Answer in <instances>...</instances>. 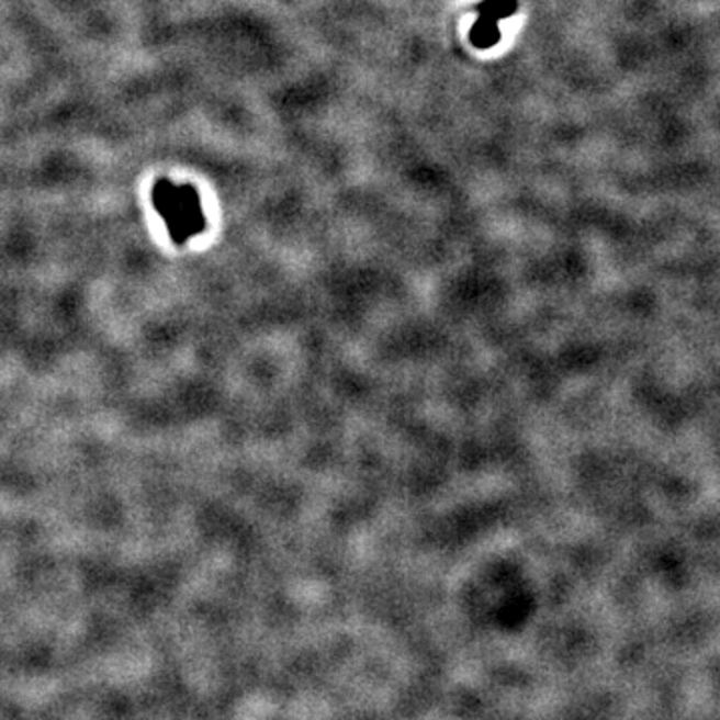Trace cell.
<instances>
[{
    "instance_id": "6da1fadb",
    "label": "cell",
    "mask_w": 720,
    "mask_h": 720,
    "mask_svg": "<svg viewBox=\"0 0 720 720\" xmlns=\"http://www.w3.org/2000/svg\"><path fill=\"white\" fill-rule=\"evenodd\" d=\"M153 204L162 216L170 238L184 245L206 228L199 192L191 184H177L169 179L157 180L153 187Z\"/></svg>"
},
{
    "instance_id": "7a4b0ae2",
    "label": "cell",
    "mask_w": 720,
    "mask_h": 720,
    "mask_svg": "<svg viewBox=\"0 0 720 720\" xmlns=\"http://www.w3.org/2000/svg\"><path fill=\"white\" fill-rule=\"evenodd\" d=\"M498 41H500V23L495 19H491V16L479 14L476 23L471 29V43L476 48H483L484 50V48L495 46Z\"/></svg>"
},
{
    "instance_id": "3957f363",
    "label": "cell",
    "mask_w": 720,
    "mask_h": 720,
    "mask_svg": "<svg viewBox=\"0 0 720 720\" xmlns=\"http://www.w3.org/2000/svg\"><path fill=\"white\" fill-rule=\"evenodd\" d=\"M517 12V0H483L479 4V14L491 16L495 21H505Z\"/></svg>"
}]
</instances>
